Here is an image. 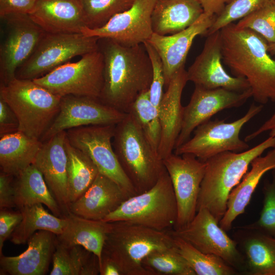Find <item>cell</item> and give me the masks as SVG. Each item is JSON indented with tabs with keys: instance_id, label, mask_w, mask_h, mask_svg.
I'll return each mask as SVG.
<instances>
[{
	"instance_id": "6da1fadb",
	"label": "cell",
	"mask_w": 275,
	"mask_h": 275,
	"mask_svg": "<svg viewBox=\"0 0 275 275\" xmlns=\"http://www.w3.org/2000/svg\"><path fill=\"white\" fill-rule=\"evenodd\" d=\"M98 49L103 59V84L99 99L127 113L152 79L151 61L144 44L122 45L108 38H99Z\"/></svg>"
},
{
	"instance_id": "7a4b0ae2",
	"label": "cell",
	"mask_w": 275,
	"mask_h": 275,
	"mask_svg": "<svg viewBox=\"0 0 275 275\" xmlns=\"http://www.w3.org/2000/svg\"><path fill=\"white\" fill-rule=\"evenodd\" d=\"M222 61L235 76L248 81L254 100L275 101V61L260 35L231 23L220 30Z\"/></svg>"
},
{
	"instance_id": "3957f363",
	"label": "cell",
	"mask_w": 275,
	"mask_h": 275,
	"mask_svg": "<svg viewBox=\"0 0 275 275\" xmlns=\"http://www.w3.org/2000/svg\"><path fill=\"white\" fill-rule=\"evenodd\" d=\"M274 148L275 136H269L251 149L241 152L226 151L207 159L197 212L207 208L219 222L226 211L230 192L248 172L252 161L266 149Z\"/></svg>"
},
{
	"instance_id": "277c9868",
	"label": "cell",
	"mask_w": 275,
	"mask_h": 275,
	"mask_svg": "<svg viewBox=\"0 0 275 275\" xmlns=\"http://www.w3.org/2000/svg\"><path fill=\"white\" fill-rule=\"evenodd\" d=\"M112 223L102 255L115 262L123 275H149L142 265L144 258L154 250L175 245L168 231L125 221Z\"/></svg>"
},
{
	"instance_id": "5b68a950",
	"label": "cell",
	"mask_w": 275,
	"mask_h": 275,
	"mask_svg": "<svg viewBox=\"0 0 275 275\" xmlns=\"http://www.w3.org/2000/svg\"><path fill=\"white\" fill-rule=\"evenodd\" d=\"M113 146L137 194L151 188L165 169L163 160L128 114L116 125Z\"/></svg>"
},
{
	"instance_id": "8992f818",
	"label": "cell",
	"mask_w": 275,
	"mask_h": 275,
	"mask_svg": "<svg viewBox=\"0 0 275 275\" xmlns=\"http://www.w3.org/2000/svg\"><path fill=\"white\" fill-rule=\"evenodd\" d=\"M0 99L16 115L18 131L40 140L59 113L61 97L33 80L15 77L1 84Z\"/></svg>"
},
{
	"instance_id": "52a82bcc",
	"label": "cell",
	"mask_w": 275,
	"mask_h": 275,
	"mask_svg": "<svg viewBox=\"0 0 275 275\" xmlns=\"http://www.w3.org/2000/svg\"><path fill=\"white\" fill-rule=\"evenodd\" d=\"M177 205L170 176L166 168L148 190L130 197L103 220L125 221L159 231L174 228Z\"/></svg>"
},
{
	"instance_id": "ba28073f",
	"label": "cell",
	"mask_w": 275,
	"mask_h": 275,
	"mask_svg": "<svg viewBox=\"0 0 275 275\" xmlns=\"http://www.w3.org/2000/svg\"><path fill=\"white\" fill-rule=\"evenodd\" d=\"M98 39L82 33H46L31 56L17 69L15 77L34 80L42 77L75 57L97 50Z\"/></svg>"
},
{
	"instance_id": "9c48e42d",
	"label": "cell",
	"mask_w": 275,
	"mask_h": 275,
	"mask_svg": "<svg viewBox=\"0 0 275 275\" xmlns=\"http://www.w3.org/2000/svg\"><path fill=\"white\" fill-rule=\"evenodd\" d=\"M52 93L99 98L103 84V59L98 49L33 80Z\"/></svg>"
},
{
	"instance_id": "30bf717a",
	"label": "cell",
	"mask_w": 275,
	"mask_h": 275,
	"mask_svg": "<svg viewBox=\"0 0 275 275\" xmlns=\"http://www.w3.org/2000/svg\"><path fill=\"white\" fill-rule=\"evenodd\" d=\"M263 105H251L247 113L240 119L230 123L224 120H209L194 130V135L187 142L175 149L177 155L191 154L206 161L223 152H241L249 149L245 141L240 139L242 127L259 114Z\"/></svg>"
},
{
	"instance_id": "8fae6325",
	"label": "cell",
	"mask_w": 275,
	"mask_h": 275,
	"mask_svg": "<svg viewBox=\"0 0 275 275\" xmlns=\"http://www.w3.org/2000/svg\"><path fill=\"white\" fill-rule=\"evenodd\" d=\"M1 20V84H7L15 77L17 69L31 56L46 32L29 14H10Z\"/></svg>"
},
{
	"instance_id": "7c38bea8",
	"label": "cell",
	"mask_w": 275,
	"mask_h": 275,
	"mask_svg": "<svg viewBox=\"0 0 275 275\" xmlns=\"http://www.w3.org/2000/svg\"><path fill=\"white\" fill-rule=\"evenodd\" d=\"M168 231L203 253L222 258L239 274H245L244 258L236 241L227 234L207 208L199 209L193 219L186 226Z\"/></svg>"
},
{
	"instance_id": "4fadbf2b",
	"label": "cell",
	"mask_w": 275,
	"mask_h": 275,
	"mask_svg": "<svg viewBox=\"0 0 275 275\" xmlns=\"http://www.w3.org/2000/svg\"><path fill=\"white\" fill-rule=\"evenodd\" d=\"M115 127L116 125H88L66 131L70 144L86 154L100 173L115 181L132 196L136 192L121 167L112 142Z\"/></svg>"
},
{
	"instance_id": "5bb4252c",
	"label": "cell",
	"mask_w": 275,
	"mask_h": 275,
	"mask_svg": "<svg viewBox=\"0 0 275 275\" xmlns=\"http://www.w3.org/2000/svg\"><path fill=\"white\" fill-rule=\"evenodd\" d=\"M163 163L171 178L177 205V219L173 229H178L190 223L197 213L206 162L191 154L173 153Z\"/></svg>"
},
{
	"instance_id": "9a60e30c",
	"label": "cell",
	"mask_w": 275,
	"mask_h": 275,
	"mask_svg": "<svg viewBox=\"0 0 275 275\" xmlns=\"http://www.w3.org/2000/svg\"><path fill=\"white\" fill-rule=\"evenodd\" d=\"M127 113L119 111L99 98L66 95L61 97L60 110L40 140L50 139L68 129L94 125H117Z\"/></svg>"
},
{
	"instance_id": "2e32d148",
	"label": "cell",
	"mask_w": 275,
	"mask_h": 275,
	"mask_svg": "<svg viewBox=\"0 0 275 275\" xmlns=\"http://www.w3.org/2000/svg\"><path fill=\"white\" fill-rule=\"evenodd\" d=\"M155 1L134 0L129 9L115 15L102 26H85L81 33L89 37L108 38L124 46L143 44L153 33L151 16Z\"/></svg>"
},
{
	"instance_id": "e0dca14e",
	"label": "cell",
	"mask_w": 275,
	"mask_h": 275,
	"mask_svg": "<svg viewBox=\"0 0 275 275\" xmlns=\"http://www.w3.org/2000/svg\"><path fill=\"white\" fill-rule=\"evenodd\" d=\"M251 97V89L238 92L224 88L207 89L195 86L189 103L183 107L181 129L175 149L187 142L195 129L214 115L225 109L239 107Z\"/></svg>"
},
{
	"instance_id": "ac0fdd59",
	"label": "cell",
	"mask_w": 275,
	"mask_h": 275,
	"mask_svg": "<svg viewBox=\"0 0 275 275\" xmlns=\"http://www.w3.org/2000/svg\"><path fill=\"white\" fill-rule=\"evenodd\" d=\"M222 61L219 30L207 36L202 51L187 71L188 81L207 89L224 88L242 92L251 89L245 78L229 75Z\"/></svg>"
},
{
	"instance_id": "d6986e66",
	"label": "cell",
	"mask_w": 275,
	"mask_h": 275,
	"mask_svg": "<svg viewBox=\"0 0 275 275\" xmlns=\"http://www.w3.org/2000/svg\"><path fill=\"white\" fill-rule=\"evenodd\" d=\"M216 15L203 13L190 26L177 33L160 35L153 33L148 41L160 56L163 64L165 86L184 67L188 51L195 38L205 35Z\"/></svg>"
},
{
	"instance_id": "ffe728a7",
	"label": "cell",
	"mask_w": 275,
	"mask_h": 275,
	"mask_svg": "<svg viewBox=\"0 0 275 275\" xmlns=\"http://www.w3.org/2000/svg\"><path fill=\"white\" fill-rule=\"evenodd\" d=\"M66 131L43 142L33 164L42 174L65 217L70 213L65 147Z\"/></svg>"
},
{
	"instance_id": "44dd1931",
	"label": "cell",
	"mask_w": 275,
	"mask_h": 275,
	"mask_svg": "<svg viewBox=\"0 0 275 275\" xmlns=\"http://www.w3.org/2000/svg\"><path fill=\"white\" fill-rule=\"evenodd\" d=\"M187 81V71L184 67L171 79L159 104L161 138L158 154L162 160L173 153L181 129L183 110L181 96Z\"/></svg>"
},
{
	"instance_id": "7402d4cb",
	"label": "cell",
	"mask_w": 275,
	"mask_h": 275,
	"mask_svg": "<svg viewBox=\"0 0 275 275\" xmlns=\"http://www.w3.org/2000/svg\"><path fill=\"white\" fill-rule=\"evenodd\" d=\"M131 196L117 182L99 173L88 190L71 203L70 212L92 220H103Z\"/></svg>"
},
{
	"instance_id": "603a6c76",
	"label": "cell",
	"mask_w": 275,
	"mask_h": 275,
	"mask_svg": "<svg viewBox=\"0 0 275 275\" xmlns=\"http://www.w3.org/2000/svg\"><path fill=\"white\" fill-rule=\"evenodd\" d=\"M27 243V249L19 255L1 256V274L44 275L47 272L56 249L57 235L49 231L39 230Z\"/></svg>"
},
{
	"instance_id": "cb8c5ba5",
	"label": "cell",
	"mask_w": 275,
	"mask_h": 275,
	"mask_svg": "<svg viewBox=\"0 0 275 275\" xmlns=\"http://www.w3.org/2000/svg\"><path fill=\"white\" fill-rule=\"evenodd\" d=\"M29 15L47 33H81L86 26L80 0H37Z\"/></svg>"
},
{
	"instance_id": "d4e9b609",
	"label": "cell",
	"mask_w": 275,
	"mask_h": 275,
	"mask_svg": "<svg viewBox=\"0 0 275 275\" xmlns=\"http://www.w3.org/2000/svg\"><path fill=\"white\" fill-rule=\"evenodd\" d=\"M233 237L244 258L245 274L275 275V237L245 226Z\"/></svg>"
},
{
	"instance_id": "484cf974",
	"label": "cell",
	"mask_w": 275,
	"mask_h": 275,
	"mask_svg": "<svg viewBox=\"0 0 275 275\" xmlns=\"http://www.w3.org/2000/svg\"><path fill=\"white\" fill-rule=\"evenodd\" d=\"M251 166V169L245 173L228 196L226 211L219 222L220 227L226 231L231 230L235 218L244 212L263 176L267 172L275 169V148L265 156L255 158Z\"/></svg>"
},
{
	"instance_id": "4316f807",
	"label": "cell",
	"mask_w": 275,
	"mask_h": 275,
	"mask_svg": "<svg viewBox=\"0 0 275 275\" xmlns=\"http://www.w3.org/2000/svg\"><path fill=\"white\" fill-rule=\"evenodd\" d=\"M203 13L198 0H155L151 16L153 33L170 35L182 31Z\"/></svg>"
},
{
	"instance_id": "83f0119b",
	"label": "cell",
	"mask_w": 275,
	"mask_h": 275,
	"mask_svg": "<svg viewBox=\"0 0 275 275\" xmlns=\"http://www.w3.org/2000/svg\"><path fill=\"white\" fill-rule=\"evenodd\" d=\"M67 226L58 241L66 245H79L95 254L100 263L102 251L112 222L87 219L70 212L66 216Z\"/></svg>"
},
{
	"instance_id": "f1b7e54d",
	"label": "cell",
	"mask_w": 275,
	"mask_h": 275,
	"mask_svg": "<svg viewBox=\"0 0 275 275\" xmlns=\"http://www.w3.org/2000/svg\"><path fill=\"white\" fill-rule=\"evenodd\" d=\"M42 144L19 131L1 136V171L17 176L34 163Z\"/></svg>"
},
{
	"instance_id": "f546056e",
	"label": "cell",
	"mask_w": 275,
	"mask_h": 275,
	"mask_svg": "<svg viewBox=\"0 0 275 275\" xmlns=\"http://www.w3.org/2000/svg\"><path fill=\"white\" fill-rule=\"evenodd\" d=\"M14 203L15 207L18 209L26 206L41 203L47 206L54 215L65 217L42 174L34 164L15 177Z\"/></svg>"
},
{
	"instance_id": "4dcf8cb0",
	"label": "cell",
	"mask_w": 275,
	"mask_h": 275,
	"mask_svg": "<svg viewBox=\"0 0 275 275\" xmlns=\"http://www.w3.org/2000/svg\"><path fill=\"white\" fill-rule=\"evenodd\" d=\"M19 210L22 214V219L10 237V241L15 244L28 242L39 230L49 231L56 235H60L67 224L66 217L49 213L41 203L26 206Z\"/></svg>"
},
{
	"instance_id": "1f68e13d",
	"label": "cell",
	"mask_w": 275,
	"mask_h": 275,
	"mask_svg": "<svg viewBox=\"0 0 275 275\" xmlns=\"http://www.w3.org/2000/svg\"><path fill=\"white\" fill-rule=\"evenodd\" d=\"M65 147L67 156L68 195L71 204L88 190L99 172L86 154L70 144L67 135Z\"/></svg>"
},
{
	"instance_id": "d6a6232c",
	"label": "cell",
	"mask_w": 275,
	"mask_h": 275,
	"mask_svg": "<svg viewBox=\"0 0 275 275\" xmlns=\"http://www.w3.org/2000/svg\"><path fill=\"white\" fill-rule=\"evenodd\" d=\"M179 253L196 275H234L239 273L222 258L201 252L184 239L173 236Z\"/></svg>"
},
{
	"instance_id": "836d02e7",
	"label": "cell",
	"mask_w": 275,
	"mask_h": 275,
	"mask_svg": "<svg viewBox=\"0 0 275 275\" xmlns=\"http://www.w3.org/2000/svg\"><path fill=\"white\" fill-rule=\"evenodd\" d=\"M142 263L149 275H196L175 245L152 251Z\"/></svg>"
},
{
	"instance_id": "e575fe53",
	"label": "cell",
	"mask_w": 275,
	"mask_h": 275,
	"mask_svg": "<svg viewBox=\"0 0 275 275\" xmlns=\"http://www.w3.org/2000/svg\"><path fill=\"white\" fill-rule=\"evenodd\" d=\"M127 113L133 119L153 149L158 153L161 126L158 112L150 101L149 90L139 95L131 104Z\"/></svg>"
},
{
	"instance_id": "d590c367",
	"label": "cell",
	"mask_w": 275,
	"mask_h": 275,
	"mask_svg": "<svg viewBox=\"0 0 275 275\" xmlns=\"http://www.w3.org/2000/svg\"><path fill=\"white\" fill-rule=\"evenodd\" d=\"M94 253L79 245H66L57 239L50 275H80Z\"/></svg>"
},
{
	"instance_id": "8d00e7d4",
	"label": "cell",
	"mask_w": 275,
	"mask_h": 275,
	"mask_svg": "<svg viewBox=\"0 0 275 275\" xmlns=\"http://www.w3.org/2000/svg\"><path fill=\"white\" fill-rule=\"evenodd\" d=\"M86 26L99 28L115 15L129 9L134 0H80Z\"/></svg>"
},
{
	"instance_id": "74e56055",
	"label": "cell",
	"mask_w": 275,
	"mask_h": 275,
	"mask_svg": "<svg viewBox=\"0 0 275 275\" xmlns=\"http://www.w3.org/2000/svg\"><path fill=\"white\" fill-rule=\"evenodd\" d=\"M236 25L251 29L268 42H275V0H270L262 7L239 20Z\"/></svg>"
},
{
	"instance_id": "f35d334b",
	"label": "cell",
	"mask_w": 275,
	"mask_h": 275,
	"mask_svg": "<svg viewBox=\"0 0 275 275\" xmlns=\"http://www.w3.org/2000/svg\"><path fill=\"white\" fill-rule=\"evenodd\" d=\"M270 0H232L227 4L207 31L205 36L219 31L257 10Z\"/></svg>"
},
{
	"instance_id": "ab89813d",
	"label": "cell",
	"mask_w": 275,
	"mask_h": 275,
	"mask_svg": "<svg viewBox=\"0 0 275 275\" xmlns=\"http://www.w3.org/2000/svg\"><path fill=\"white\" fill-rule=\"evenodd\" d=\"M263 204L257 221L244 226L275 237V174L272 182L264 184Z\"/></svg>"
},
{
	"instance_id": "60d3db41",
	"label": "cell",
	"mask_w": 275,
	"mask_h": 275,
	"mask_svg": "<svg viewBox=\"0 0 275 275\" xmlns=\"http://www.w3.org/2000/svg\"><path fill=\"white\" fill-rule=\"evenodd\" d=\"M151 61L152 79L149 90V97L153 105L158 112L159 104L165 86L163 64L161 58L153 46L148 42L144 43Z\"/></svg>"
},
{
	"instance_id": "b9f144b4",
	"label": "cell",
	"mask_w": 275,
	"mask_h": 275,
	"mask_svg": "<svg viewBox=\"0 0 275 275\" xmlns=\"http://www.w3.org/2000/svg\"><path fill=\"white\" fill-rule=\"evenodd\" d=\"M11 208H2L0 210V256L5 241L9 238L22 219L20 210L14 211Z\"/></svg>"
},
{
	"instance_id": "7bdbcfd3",
	"label": "cell",
	"mask_w": 275,
	"mask_h": 275,
	"mask_svg": "<svg viewBox=\"0 0 275 275\" xmlns=\"http://www.w3.org/2000/svg\"><path fill=\"white\" fill-rule=\"evenodd\" d=\"M15 177L2 171L0 173V208L15 207L14 203Z\"/></svg>"
},
{
	"instance_id": "ee69618b",
	"label": "cell",
	"mask_w": 275,
	"mask_h": 275,
	"mask_svg": "<svg viewBox=\"0 0 275 275\" xmlns=\"http://www.w3.org/2000/svg\"><path fill=\"white\" fill-rule=\"evenodd\" d=\"M37 0H0V17L10 14H30Z\"/></svg>"
},
{
	"instance_id": "f6af8a7d",
	"label": "cell",
	"mask_w": 275,
	"mask_h": 275,
	"mask_svg": "<svg viewBox=\"0 0 275 275\" xmlns=\"http://www.w3.org/2000/svg\"><path fill=\"white\" fill-rule=\"evenodd\" d=\"M18 122L8 104L0 99V135L18 131Z\"/></svg>"
},
{
	"instance_id": "bcb514c9",
	"label": "cell",
	"mask_w": 275,
	"mask_h": 275,
	"mask_svg": "<svg viewBox=\"0 0 275 275\" xmlns=\"http://www.w3.org/2000/svg\"><path fill=\"white\" fill-rule=\"evenodd\" d=\"M204 12L209 14L218 15L226 5L232 0H198Z\"/></svg>"
},
{
	"instance_id": "7dc6e473",
	"label": "cell",
	"mask_w": 275,
	"mask_h": 275,
	"mask_svg": "<svg viewBox=\"0 0 275 275\" xmlns=\"http://www.w3.org/2000/svg\"><path fill=\"white\" fill-rule=\"evenodd\" d=\"M100 274L123 275V273L115 262L102 255L100 263Z\"/></svg>"
},
{
	"instance_id": "c3c4849f",
	"label": "cell",
	"mask_w": 275,
	"mask_h": 275,
	"mask_svg": "<svg viewBox=\"0 0 275 275\" xmlns=\"http://www.w3.org/2000/svg\"><path fill=\"white\" fill-rule=\"evenodd\" d=\"M275 127V112L270 118L262 125L257 130L248 135L245 138V142H249L264 132L270 130Z\"/></svg>"
},
{
	"instance_id": "681fc988",
	"label": "cell",
	"mask_w": 275,
	"mask_h": 275,
	"mask_svg": "<svg viewBox=\"0 0 275 275\" xmlns=\"http://www.w3.org/2000/svg\"><path fill=\"white\" fill-rule=\"evenodd\" d=\"M267 50L269 53L273 56L275 61V42L272 43H268Z\"/></svg>"
},
{
	"instance_id": "f907efd6",
	"label": "cell",
	"mask_w": 275,
	"mask_h": 275,
	"mask_svg": "<svg viewBox=\"0 0 275 275\" xmlns=\"http://www.w3.org/2000/svg\"><path fill=\"white\" fill-rule=\"evenodd\" d=\"M269 136H275V127L270 130Z\"/></svg>"
}]
</instances>
